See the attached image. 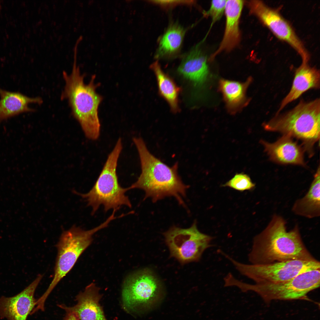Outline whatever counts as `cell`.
<instances>
[{
    "instance_id": "obj_1",
    "label": "cell",
    "mask_w": 320,
    "mask_h": 320,
    "mask_svg": "<svg viewBox=\"0 0 320 320\" xmlns=\"http://www.w3.org/2000/svg\"><path fill=\"white\" fill-rule=\"evenodd\" d=\"M286 223L282 217L275 215L266 227L254 238L248 255L251 264L316 260L303 243L298 226L287 231Z\"/></svg>"
},
{
    "instance_id": "obj_2",
    "label": "cell",
    "mask_w": 320,
    "mask_h": 320,
    "mask_svg": "<svg viewBox=\"0 0 320 320\" xmlns=\"http://www.w3.org/2000/svg\"><path fill=\"white\" fill-rule=\"evenodd\" d=\"M133 141L138 153L141 171L137 181L129 187V189L143 190L144 200L150 198L155 202L172 196L184 205L183 198L189 186L183 182L178 175V163L169 167L150 153L142 138L134 137Z\"/></svg>"
},
{
    "instance_id": "obj_3",
    "label": "cell",
    "mask_w": 320,
    "mask_h": 320,
    "mask_svg": "<svg viewBox=\"0 0 320 320\" xmlns=\"http://www.w3.org/2000/svg\"><path fill=\"white\" fill-rule=\"evenodd\" d=\"M71 73H63L65 86L61 95L62 100L67 99L74 117L78 122L85 135L93 140L99 137L100 123L98 116V108L102 97L96 90L99 85L95 83V75H92L88 84L84 82V76L81 74L76 64V56Z\"/></svg>"
},
{
    "instance_id": "obj_4",
    "label": "cell",
    "mask_w": 320,
    "mask_h": 320,
    "mask_svg": "<svg viewBox=\"0 0 320 320\" xmlns=\"http://www.w3.org/2000/svg\"><path fill=\"white\" fill-rule=\"evenodd\" d=\"M121 139L119 138L108 155L103 168L94 185L87 193L73 192L85 199L94 215L100 206L106 212L111 209L116 212L123 206L131 208L132 205L126 193L129 187L123 188L119 183L116 172L118 160L122 149Z\"/></svg>"
},
{
    "instance_id": "obj_5",
    "label": "cell",
    "mask_w": 320,
    "mask_h": 320,
    "mask_svg": "<svg viewBox=\"0 0 320 320\" xmlns=\"http://www.w3.org/2000/svg\"><path fill=\"white\" fill-rule=\"evenodd\" d=\"M320 115L319 98L301 100L289 111L276 114L263 127L266 130L279 132L313 144L319 139Z\"/></svg>"
},
{
    "instance_id": "obj_6",
    "label": "cell",
    "mask_w": 320,
    "mask_h": 320,
    "mask_svg": "<svg viewBox=\"0 0 320 320\" xmlns=\"http://www.w3.org/2000/svg\"><path fill=\"white\" fill-rule=\"evenodd\" d=\"M107 219L98 226L85 230L75 225L62 233L57 243V254L53 278L47 289L39 298L44 303L58 283L72 268L78 259L91 244L94 234L107 227L111 222Z\"/></svg>"
},
{
    "instance_id": "obj_7",
    "label": "cell",
    "mask_w": 320,
    "mask_h": 320,
    "mask_svg": "<svg viewBox=\"0 0 320 320\" xmlns=\"http://www.w3.org/2000/svg\"><path fill=\"white\" fill-rule=\"evenodd\" d=\"M320 279V269H316L278 283L251 284L238 280L235 285L242 292L251 291L255 292L267 304L276 300H303L314 302L307 295L319 287Z\"/></svg>"
},
{
    "instance_id": "obj_8",
    "label": "cell",
    "mask_w": 320,
    "mask_h": 320,
    "mask_svg": "<svg viewBox=\"0 0 320 320\" xmlns=\"http://www.w3.org/2000/svg\"><path fill=\"white\" fill-rule=\"evenodd\" d=\"M224 257L241 275L256 284L285 281L304 272L320 268V262L316 260H292L265 264H248L237 261L226 254Z\"/></svg>"
},
{
    "instance_id": "obj_9",
    "label": "cell",
    "mask_w": 320,
    "mask_h": 320,
    "mask_svg": "<svg viewBox=\"0 0 320 320\" xmlns=\"http://www.w3.org/2000/svg\"><path fill=\"white\" fill-rule=\"evenodd\" d=\"M163 235L171 257L182 264L199 261L204 252L212 245L213 237L201 232L196 221L187 228L173 226Z\"/></svg>"
},
{
    "instance_id": "obj_10",
    "label": "cell",
    "mask_w": 320,
    "mask_h": 320,
    "mask_svg": "<svg viewBox=\"0 0 320 320\" xmlns=\"http://www.w3.org/2000/svg\"><path fill=\"white\" fill-rule=\"evenodd\" d=\"M250 12L255 16L278 39L287 43L298 53L303 61H308L309 54L291 24L277 10L260 0L247 3Z\"/></svg>"
},
{
    "instance_id": "obj_11",
    "label": "cell",
    "mask_w": 320,
    "mask_h": 320,
    "mask_svg": "<svg viewBox=\"0 0 320 320\" xmlns=\"http://www.w3.org/2000/svg\"><path fill=\"white\" fill-rule=\"evenodd\" d=\"M161 283L149 269L140 271L129 277L122 291L123 306L127 310L134 311L145 305L159 293Z\"/></svg>"
},
{
    "instance_id": "obj_12",
    "label": "cell",
    "mask_w": 320,
    "mask_h": 320,
    "mask_svg": "<svg viewBox=\"0 0 320 320\" xmlns=\"http://www.w3.org/2000/svg\"><path fill=\"white\" fill-rule=\"evenodd\" d=\"M42 275L36 278L22 291L9 297H0V318L8 320H26L36 306L35 291L41 280Z\"/></svg>"
},
{
    "instance_id": "obj_13",
    "label": "cell",
    "mask_w": 320,
    "mask_h": 320,
    "mask_svg": "<svg viewBox=\"0 0 320 320\" xmlns=\"http://www.w3.org/2000/svg\"><path fill=\"white\" fill-rule=\"evenodd\" d=\"M99 290L95 283H92L76 296L75 305L68 307L61 304L58 306L66 312L74 314L79 320H107L99 303L102 297Z\"/></svg>"
},
{
    "instance_id": "obj_14",
    "label": "cell",
    "mask_w": 320,
    "mask_h": 320,
    "mask_svg": "<svg viewBox=\"0 0 320 320\" xmlns=\"http://www.w3.org/2000/svg\"><path fill=\"white\" fill-rule=\"evenodd\" d=\"M292 137L284 135L272 143L261 140L265 152L273 161L284 164H293L304 166L305 163L303 151Z\"/></svg>"
},
{
    "instance_id": "obj_15",
    "label": "cell",
    "mask_w": 320,
    "mask_h": 320,
    "mask_svg": "<svg viewBox=\"0 0 320 320\" xmlns=\"http://www.w3.org/2000/svg\"><path fill=\"white\" fill-rule=\"evenodd\" d=\"M320 85L319 71L310 66L308 62H302L295 71L291 89L282 100L276 114L279 113L287 105L307 91L319 89Z\"/></svg>"
},
{
    "instance_id": "obj_16",
    "label": "cell",
    "mask_w": 320,
    "mask_h": 320,
    "mask_svg": "<svg viewBox=\"0 0 320 320\" xmlns=\"http://www.w3.org/2000/svg\"><path fill=\"white\" fill-rule=\"evenodd\" d=\"M243 4L242 0H227L225 10L226 23L224 36L218 49L212 55L211 58L222 51H231L239 42V23Z\"/></svg>"
},
{
    "instance_id": "obj_17",
    "label": "cell",
    "mask_w": 320,
    "mask_h": 320,
    "mask_svg": "<svg viewBox=\"0 0 320 320\" xmlns=\"http://www.w3.org/2000/svg\"><path fill=\"white\" fill-rule=\"evenodd\" d=\"M178 71L186 79L196 84L203 82L208 73L207 57L199 44L185 55Z\"/></svg>"
},
{
    "instance_id": "obj_18",
    "label": "cell",
    "mask_w": 320,
    "mask_h": 320,
    "mask_svg": "<svg viewBox=\"0 0 320 320\" xmlns=\"http://www.w3.org/2000/svg\"><path fill=\"white\" fill-rule=\"evenodd\" d=\"M0 121L35 110L30 108L31 103L41 104L39 97H30L20 93L7 91L0 88Z\"/></svg>"
},
{
    "instance_id": "obj_19",
    "label": "cell",
    "mask_w": 320,
    "mask_h": 320,
    "mask_svg": "<svg viewBox=\"0 0 320 320\" xmlns=\"http://www.w3.org/2000/svg\"><path fill=\"white\" fill-rule=\"evenodd\" d=\"M320 174L319 167L308 192L295 203L292 210L296 215L309 218L319 216Z\"/></svg>"
},
{
    "instance_id": "obj_20",
    "label": "cell",
    "mask_w": 320,
    "mask_h": 320,
    "mask_svg": "<svg viewBox=\"0 0 320 320\" xmlns=\"http://www.w3.org/2000/svg\"><path fill=\"white\" fill-rule=\"evenodd\" d=\"M185 30L177 23L172 24L160 39L155 54L157 58L170 57L179 52Z\"/></svg>"
},
{
    "instance_id": "obj_21",
    "label": "cell",
    "mask_w": 320,
    "mask_h": 320,
    "mask_svg": "<svg viewBox=\"0 0 320 320\" xmlns=\"http://www.w3.org/2000/svg\"><path fill=\"white\" fill-rule=\"evenodd\" d=\"M151 67L156 76L159 93L168 102L171 110L177 112L179 109L178 97L180 88L163 71L157 61L152 63Z\"/></svg>"
},
{
    "instance_id": "obj_22",
    "label": "cell",
    "mask_w": 320,
    "mask_h": 320,
    "mask_svg": "<svg viewBox=\"0 0 320 320\" xmlns=\"http://www.w3.org/2000/svg\"><path fill=\"white\" fill-rule=\"evenodd\" d=\"M220 88L228 105L232 108H236L244 101L245 86L238 82L222 80Z\"/></svg>"
},
{
    "instance_id": "obj_23",
    "label": "cell",
    "mask_w": 320,
    "mask_h": 320,
    "mask_svg": "<svg viewBox=\"0 0 320 320\" xmlns=\"http://www.w3.org/2000/svg\"><path fill=\"white\" fill-rule=\"evenodd\" d=\"M255 186L250 177L247 174L242 173L236 174L223 185V186L229 187L240 191L252 190Z\"/></svg>"
},
{
    "instance_id": "obj_24",
    "label": "cell",
    "mask_w": 320,
    "mask_h": 320,
    "mask_svg": "<svg viewBox=\"0 0 320 320\" xmlns=\"http://www.w3.org/2000/svg\"><path fill=\"white\" fill-rule=\"evenodd\" d=\"M226 1L225 0L212 1L209 9L204 12L206 16L210 17L211 18V26L222 17L225 12Z\"/></svg>"
},
{
    "instance_id": "obj_25",
    "label": "cell",
    "mask_w": 320,
    "mask_h": 320,
    "mask_svg": "<svg viewBox=\"0 0 320 320\" xmlns=\"http://www.w3.org/2000/svg\"><path fill=\"white\" fill-rule=\"evenodd\" d=\"M149 1L166 8L179 5H192L195 3L194 1L191 0H151Z\"/></svg>"
},
{
    "instance_id": "obj_26",
    "label": "cell",
    "mask_w": 320,
    "mask_h": 320,
    "mask_svg": "<svg viewBox=\"0 0 320 320\" xmlns=\"http://www.w3.org/2000/svg\"><path fill=\"white\" fill-rule=\"evenodd\" d=\"M66 313V314L64 320H79L73 313L69 312Z\"/></svg>"
},
{
    "instance_id": "obj_27",
    "label": "cell",
    "mask_w": 320,
    "mask_h": 320,
    "mask_svg": "<svg viewBox=\"0 0 320 320\" xmlns=\"http://www.w3.org/2000/svg\"><path fill=\"white\" fill-rule=\"evenodd\" d=\"M1 3L0 1V12H1Z\"/></svg>"
},
{
    "instance_id": "obj_28",
    "label": "cell",
    "mask_w": 320,
    "mask_h": 320,
    "mask_svg": "<svg viewBox=\"0 0 320 320\" xmlns=\"http://www.w3.org/2000/svg\"><path fill=\"white\" fill-rule=\"evenodd\" d=\"M229 274H230V273H229ZM231 274H232V273H231ZM226 277H225V278H226ZM224 282H225V280H224Z\"/></svg>"
}]
</instances>
